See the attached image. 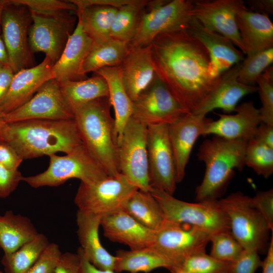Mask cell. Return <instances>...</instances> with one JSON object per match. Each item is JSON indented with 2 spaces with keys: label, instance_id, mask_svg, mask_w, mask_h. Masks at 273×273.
Here are the masks:
<instances>
[{
  "label": "cell",
  "instance_id": "cell-9",
  "mask_svg": "<svg viewBox=\"0 0 273 273\" xmlns=\"http://www.w3.org/2000/svg\"><path fill=\"white\" fill-rule=\"evenodd\" d=\"M194 1L173 0L167 3L156 1L148 3L143 13L130 48L150 44L158 35L188 28L192 19Z\"/></svg>",
  "mask_w": 273,
  "mask_h": 273
},
{
  "label": "cell",
  "instance_id": "cell-33",
  "mask_svg": "<svg viewBox=\"0 0 273 273\" xmlns=\"http://www.w3.org/2000/svg\"><path fill=\"white\" fill-rule=\"evenodd\" d=\"M130 50L129 43L112 38L94 45L85 59L80 71L85 79L86 73L100 69L119 66Z\"/></svg>",
  "mask_w": 273,
  "mask_h": 273
},
{
  "label": "cell",
  "instance_id": "cell-10",
  "mask_svg": "<svg viewBox=\"0 0 273 273\" xmlns=\"http://www.w3.org/2000/svg\"><path fill=\"white\" fill-rule=\"evenodd\" d=\"M147 126L131 117L117 144L119 172L139 190L150 192Z\"/></svg>",
  "mask_w": 273,
  "mask_h": 273
},
{
  "label": "cell",
  "instance_id": "cell-36",
  "mask_svg": "<svg viewBox=\"0 0 273 273\" xmlns=\"http://www.w3.org/2000/svg\"><path fill=\"white\" fill-rule=\"evenodd\" d=\"M148 1L131 0L118 8L110 29L111 38L130 43L138 30Z\"/></svg>",
  "mask_w": 273,
  "mask_h": 273
},
{
  "label": "cell",
  "instance_id": "cell-26",
  "mask_svg": "<svg viewBox=\"0 0 273 273\" xmlns=\"http://www.w3.org/2000/svg\"><path fill=\"white\" fill-rule=\"evenodd\" d=\"M241 63L221 74L216 88L204 104L192 114L206 115L216 109H221L224 112L230 113L235 111L238 103L243 97L257 92V87L247 85L238 81Z\"/></svg>",
  "mask_w": 273,
  "mask_h": 273
},
{
  "label": "cell",
  "instance_id": "cell-18",
  "mask_svg": "<svg viewBox=\"0 0 273 273\" xmlns=\"http://www.w3.org/2000/svg\"><path fill=\"white\" fill-rule=\"evenodd\" d=\"M211 120L206 115L189 113L168 125V137L174 159L177 183L183 180L195 142L200 136L204 135Z\"/></svg>",
  "mask_w": 273,
  "mask_h": 273
},
{
  "label": "cell",
  "instance_id": "cell-49",
  "mask_svg": "<svg viewBox=\"0 0 273 273\" xmlns=\"http://www.w3.org/2000/svg\"><path fill=\"white\" fill-rule=\"evenodd\" d=\"M254 139L273 148V125L261 122L256 129Z\"/></svg>",
  "mask_w": 273,
  "mask_h": 273
},
{
  "label": "cell",
  "instance_id": "cell-21",
  "mask_svg": "<svg viewBox=\"0 0 273 273\" xmlns=\"http://www.w3.org/2000/svg\"><path fill=\"white\" fill-rule=\"evenodd\" d=\"M188 29L205 47L209 53L213 76L221 75L244 59V54L223 35L209 30L194 18L190 21Z\"/></svg>",
  "mask_w": 273,
  "mask_h": 273
},
{
  "label": "cell",
  "instance_id": "cell-40",
  "mask_svg": "<svg viewBox=\"0 0 273 273\" xmlns=\"http://www.w3.org/2000/svg\"><path fill=\"white\" fill-rule=\"evenodd\" d=\"M231 263L217 259L204 252L189 256L179 267L187 273H229Z\"/></svg>",
  "mask_w": 273,
  "mask_h": 273
},
{
  "label": "cell",
  "instance_id": "cell-56",
  "mask_svg": "<svg viewBox=\"0 0 273 273\" xmlns=\"http://www.w3.org/2000/svg\"><path fill=\"white\" fill-rule=\"evenodd\" d=\"M8 0H0V27L3 11Z\"/></svg>",
  "mask_w": 273,
  "mask_h": 273
},
{
  "label": "cell",
  "instance_id": "cell-35",
  "mask_svg": "<svg viewBox=\"0 0 273 273\" xmlns=\"http://www.w3.org/2000/svg\"><path fill=\"white\" fill-rule=\"evenodd\" d=\"M47 237L38 233L15 251L4 253L1 263L6 273H26L50 244Z\"/></svg>",
  "mask_w": 273,
  "mask_h": 273
},
{
  "label": "cell",
  "instance_id": "cell-2",
  "mask_svg": "<svg viewBox=\"0 0 273 273\" xmlns=\"http://www.w3.org/2000/svg\"><path fill=\"white\" fill-rule=\"evenodd\" d=\"M3 139L23 160L59 152L67 154L83 144L74 119L7 123Z\"/></svg>",
  "mask_w": 273,
  "mask_h": 273
},
{
  "label": "cell",
  "instance_id": "cell-53",
  "mask_svg": "<svg viewBox=\"0 0 273 273\" xmlns=\"http://www.w3.org/2000/svg\"><path fill=\"white\" fill-rule=\"evenodd\" d=\"M262 273H273V237L271 236L268 247L266 251V256L263 260L261 266Z\"/></svg>",
  "mask_w": 273,
  "mask_h": 273
},
{
  "label": "cell",
  "instance_id": "cell-13",
  "mask_svg": "<svg viewBox=\"0 0 273 273\" xmlns=\"http://www.w3.org/2000/svg\"><path fill=\"white\" fill-rule=\"evenodd\" d=\"M168 127L166 124L147 126L148 170L151 188L173 195L177 184L176 174Z\"/></svg>",
  "mask_w": 273,
  "mask_h": 273
},
{
  "label": "cell",
  "instance_id": "cell-12",
  "mask_svg": "<svg viewBox=\"0 0 273 273\" xmlns=\"http://www.w3.org/2000/svg\"><path fill=\"white\" fill-rule=\"evenodd\" d=\"M31 22V13L26 7L8 0L3 11L1 27L9 65L14 73L29 68L32 64L28 42V29Z\"/></svg>",
  "mask_w": 273,
  "mask_h": 273
},
{
  "label": "cell",
  "instance_id": "cell-46",
  "mask_svg": "<svg viewBox=\"0 0 273 273\" xmlns=\"http://www.w3.org/2000/svg\"><path fill=\"white\" fill-rule=\"evenodd\" d=\"M23 176L17 169H10L0 164V198H6L23 181Z\"/></svg>",
  "mask_w": 273,
  "mask_h": 273
},
{
  "label": "cell",
  "instance_id": "cell-59",
  "mask_svg": "<svg viewBox=\"0 0 273 273\" xmlns=\"http://www.w3.org/2000/svg\"><path fill=\"white\" fill-rule=\"evenodd\" d=\"M2 67H0V69Z\"/></svg>",
  "mask_w": 273,
  "mask_h": 273
},
{
  "label": "cell",
  "instance_id": "cell-30",
  "mask_svg": "<svg viewBox=\"0 0 273 273\" xmlns=\"http://www.w3.org/2000/svg\"><path fill=\"white\" fill-rule=\"evenodd\" d=\"M38 234L31 220L7 211L0 215V248L4 253H12Z\"/></svg>",
  "mask_w": 273,
  "mask_h": 273
},
{
  "label": "cell",
  "instance_id": "cell-43",
  "mask_svg": "<svg viewBox=\"0 0 273 273\" xmlns=\"http://www.w3.org/2000/svg\"><path fill=\"white\" fill-rule=\"evenodd\" d=\"M62 254L57 244L51 243L26 273H54Z\"/></svg>",
  "mask_w": 273,
  "mask_h": 273
},
{
  "label": "cell",
  "instance_id": "cell-24",
  "mask_svg": "<svg viewBox=\"0 0 273 273\" xmlns=\"http://www.w3.org/2000/svg\"><path fill=\"white\" fill-rule=\"evenodd\" d=\"M119 66L124 87L133 102L155 77L150 44L130 48Z\"/></svg>",
  "mask_w": 273,
  "mask_h": 273
},
{
  "label": "cell",
  "instance_id": "cell-28",
  "mask_svg": "<svg viewBox=\"0 0 273 273\" xmlns=\"http://www.w3.org/2000/svg\"><path fill=\"white\" fill-rule=\"evenodd\" d=\"M94 73L103 77L108 86L109 98L115 113L114 136L117 145L131 117L132 102L124 87L119 66L102 68Z\"/></svg>",
  "mask_w": 273,
  "mask_h": 273
},
{
  "label": "cell",
  "instance_id": "cell-20",
  "mask_svg": "<svg viewBox=\"0 0 273 273\" xmlns=\"http://www.w3.org/2000/svg\"><path fill=\"white\" fill-rule=\"evenodd\" d=\"M54 63L47 57L36 66L14 74L9 90L0 105V111L8 113L28 101L47 81L53 79Z\"/></svg>",
  "mask_w": 273,
  "mask_h": 273
},
{
  "label": "cell",
  "instance_id": "cell-17",
  "mask_svg": "<svg viewBox=\"0 0 273 273\" xmlns=\"http://www.w3.org/2000/svg\"><path fill=\"white\" fill-rule=\"evenodd\" d=\"M245 7L242 0L194 1L192 15L204 27L229 39L245 54L236 15Z\"/></svg>",
  "mask_w": 273,
  "mask_h": 273
},
{
  "label": "cell",
  "instance_id": "cell-52",
  "mask_svg": "<svg viewBox=\"0 0 273 273\" xmlns=\"http://www.w3.org/2000/svg\"><path fill=\"white\" fill-rule=\"evenodd\" d=\"M77 253L79 254L81 260L80 273H116L112 270L97 268L83 257L79 248Z\"/></svg>",
  "mask_w": 273,
  "mask_h": 273
},
{
  "label": "cell",
  "instance_id": "cell-37",
  "mask_svg": "<svg viewBox=\"0 0 273 273\" xmlns=\"http://www.w3.org/2000/svg\"><path fill=\"white\" fill-rule=\"evenodd\" d=\"M245 165L267 178L273 173V148L253 139L247 143Z\"/></svg>",
  "mask_w": 273,
  "mask_h": 273
},
{
  "label": "cell",
  "instance_id": "cell-57",
  "mask_svg": "<svg viewBox=\"0 0 273 273\" xmlns=\"http://www.w3.org/2000/svg\"><path fill=\"white\" fill-rule=\"evenodd\" d=\"M171 273H187L180 267H176L170 270Z\"/></svg>",
  "mask_w": 273,
  "mask_h": 273
},
{
  "label": "cell",
  "instance_id": "cell-4",
  "mask_svg": "<svg viewBox=\"0 0 273 273\" xmlns=\"http://www.w3.org/2000/svg\"><path fill=\"white\" fill-rule=\"evenodd\" d=\"M111 106L109 97L96 99L76 109L74 119L83 144L108 175L113 176L120 172Z\"/></svg>",
  "mask_w": 273,
  "mask_h": 273
},
{
  "label": "cell",
  "instance_id": "cell-34",
  "mask_svg": "<svg viewBox=\"0 0 273 273\" xmlns=\"http://www.w3.org/2000/svg\"><path fill=\"white\" fill-rule=\"evenodd\" d=\"M123 210L140 223L156 231L165 222L163 212L150 192L136 190L128 199Z\"/></svg>",
  "mask_w": 273,
  "mask_h": 273
},
{
  "label": "cell",
  "instance_id": "cell-19",
  "mask_svg": "<svg viewBox=\"0 0 273 273\" xmlns=\"http://www.w3.org/2000/svg\"><path fill=\"white\" fill-rule=\"evenodd\" d=\"M233 115L217 114L219 118L208 124L203 136L213 134L231 140L248 142L254 139L256 129L261 123L259 109L253 102L237 106Z\"/></svg>",
  "mask_w": 273,
  "mask_h": 273
},
{
  "label": "cell",
  "instance_id": "cell-29",
  "mask_svg": "<svg viewBox=\"0 0 273 273\" xmlns=\"http://www.w3.org/2000/svg\"><path fill=\"white\" fill-rule=\"evenodd\" d=\"M117 10L112 6L103 4H92L77 9L78 20L94 45L111 38V27Z\"/></svg>",
  "mask_w": 273,
  "mask_h": 273
},
{
  "label": "cell",
  "instance_id": "cell-11",
  "mask_svg": "<svg viewBox=\"0 0 273 273\" xmlns=\"http://www.w3.org/2000/svg\"><path fill=\"white\" fill-rule=\"evenodd\" d=\"M211 235L207 232L189 224L166 220L155 231L154 240L150 247L171 264V270L179 267L189 256L205 252Z\"/></svg>",
  "mask_w": 273,
  "mask_h": 273
},
{
  "label": "cell",
  "instance_id": "cell-6",
  "mask_svg": "<svg viewBox=\"0 0 273 273\" xmlns=\"http://www.w3.org/2000/svg\"><path fill=\"white\" fill-rule=\"evenodd\" d=\"M250 198L237 192L217 202L229 218L231 232L243 248L266 252L270 230L262 215L252 206Z\"/></svg>",
  "mask_w": 273,
  "mask_h": 273
},
{
  "label": "cell",
  "instance_id": "cell-38",
  "mask_svg": "<svg viewBox=\"0 0 273 273\" xmlns=\"http://www.w3.org/2000/svg\"><path fill=\"white\" fill-rule=\"evenodd\" d=\"M273 62V47L247 55L241 63L238 80L247 85L254 86L258 77Z\"/></svg>",
  "mask_w": 273,
  "mask_h": 273
},
{
  "label": "cell",
  "instance_id": "cell-1",
  "mask_svg": "<svg viewBox=\"0 0 273 273\" xmlns=\"http://www.w3.org/2000/svg\"><path fill=\"white\" fill-rule=\"evenodd\" d=\"M157 77L188 113H194L217 86L209 54L187 28L162 33L150 43Z\"/></svg>",
  "mask_w": 273,
  "mask_h": 273
},
{
  "label": "cell",
  "instance_id": "cell-7",
  "mask_svg": "<svg viewBox=\"0 0 273 273\" xmlns=\"http://www.w3.org/2000/svg\"><path fill=\"white\" fill-rule=\"evenodd\" d=\"M150 192L160 206L167 221L189 224L211 234L230 231L229 218L219 206L218 200L189 203L157 189L152 188Z\"/></svg>",
  "mask_w": 273,
  "mask_h": 273
},
{
  "label": "cell",
  "instance_id": "cell-16",
  "mask_svg": "<svg viewBox=\"0 0 273 273\" xmlns=\"http://www.w3.org/2000/svg\"><path fill=\"white\" fill-rule=\"evenodd\" d=\"M32 23L28 31L31 51L43 52L54 64L61 55L73 25L69 13L49 16L30 11Z\"/></svg>",
  "mask_w": 273,
  "mask_h": 273
},
{
  "label": "cell",
  "instance_id": "cell-50",
  "mask_svg": "<svg viewBox=\"0 0 273 273\" xmlns=\"http://www.w3.org/2000/svg\"><path fill=\"white\" fill-rule=\"evenodd\" d=\"M14 74L10 66L0 69V105L9 90Z\"/></svg>",
  "mask_w": 273,
  "mask_h": 273
},
{
  "label": "cell",
  "instance_id": "cell-42",
  "mask_svg": "<svg viewBox=\"0 0 273 273\" xmlns=\"http://www.w3.org/2000/svg\"><path fill=\"white\" fill-rule=\"evenodd\" d=\"M26 7L30 11L49 16L61 15L70 11L77 12V7L69 1L60 0H12Z\"/></svg>",
  "mask_w": 273,
  "mask_h": 273
},
{
  "label": "cell",
  "instance_id": "cell-15",
  "mask_svg": "<svg viewBox=\"0 0 273 273\" xmlns=\"http://www.w3.org/2000/svg\"><path fill=\"white\" fill-rule=\"evenodd\" d=\"M73 111L65 99L59 82L51 79L44 83L26 103L4 114L7 123L31 119H74Z\"/></svg>",
  "mask_w": 273,
  "mask_h": 273
},
{
  "label": "cell",
  "instance_id": "cell-8",
  "mask_svg": "<svg viewBox=\"0 0 273 273\" xmlns=\"http://www.w3.org/2000/svg\"><path fill=\"white\" fill-rule=\"evenodd\" d=\"M138 190L120 173L92 184L80 182L74 201L78 210L103 217L123 210Z\"/></svg>",
  "mask_w": 273,
  "mask_h": 273
},
{
  "label": "cell",
  "instance_id": "cell-41",
  "mask_svg": "<svg viewBox=\"0 0 273 273\" xmlns=\"http://www.w3.org/2000/svg\"><path fill=\"white\" fill-rule=\"evenodd\" d=\"M261 107L259 109L261 122L273 125V67L267 68L257 78Z\"/></svg>",
  "mask_w": 273,
  "mask_h": 273
},
{
  "label": "cell",
  "instance_id": "cell-45",
  "mask_svg": "<svg viewBox=\"0 0 273 273\" xmlns=\"http://www.w3.org/2000/svg\"><path fill=\"white\" fill-rule=\"evenodd\" d=\"M250 202L252 206L262 215L272 232L273 189L258 192L253 197H251Z\"/></svg>",
  "mask_w": 273,
  "mask_h": 273
},
{
  "label": "cell",
  "instance_id": "cell-39",
  "mask_svg": "<svg viewBox=\"0 0 273 273\" xmlns=\"http://www.w3.org/2000/svg\"><path fill=\"white\" fill-rule=\"evenodd\" d=\"M209 242L212 243L210 255L226 262L235 261L244 250L230 231H222L211 234Z\"/></svg>",
  "mask_w": 273,
  "mask_h": 273
},
{
  "label": "cell",
  "instance_id": "cell-47",
  "mask_svg": "<svg viewBox=\"0 0 273 273\" xmlns=\"http://www.w3.org/2000/svg\"><path fill=\"white\" fill-rule=\"evenodd\" d=\"M81 260L79 254L71 252L62 253L54 273H80Z\"/></svg>",
  "mask_w": 273,
  "mask_h": 273
},
{
  "label": "cell",
  "instance_id": "cell-51",
  "mask_svg": "<svg viewBox=\"0 0 273 273\" xmlns=\"http://www.w3.org/2000/svg\"><path fill=\"white\" fill-rule=\"evenodd\" d=\"M247 3L254 12L268 15L272 14V0H250Z\"/></svg>",
  "mask_w": 273,
  "mask_h": 273
},
{
  "label": "cell",
  "instance_id": "cell-27",
  "mask_svg": "<svg viewBox=\"0 0 273 273\" xmlns=\"http://www.w3.org/2000/svg\"><path fill=\"white\" fill-rule=\"evenodd\" d=\"M236 20L245 54L272 48L273 24L268 15L245 7L237 12Z\"/></svg>",
  "mask_w": 273,
  "mask_h": 273
},
{
  "label": "cell",
  "instance_id": "cell-5",
  "mask_svg": "<svg viewBox=\"0 0 273 273\" xmlns=\"http://www.w3.org/2000/svg\"><path fill=\"white\" fill-rule=\"evenodd\" d=\"M50 163L43 172L34 175L23 177V181L30 187H56L71 178L80 182L92 184L108 175L105 169L83 144L64 156H49Z\"/></svg>",
  "mask_w": 273,
  "mask_h": 273
},
{
  "label": "cell",
  "instance_id": "cell-54",
  "mask_svg": "<svg viewBox=\"0 0 273 273\" xmlns=\"http://www.w3.org/2000/svg\"><path fill=\"white\" fill-rule=\"evenodd\" d=\"M5 66H10L9 59L7 48L2 35H0V67Z\"/></svg>",
  "mask_w": 273,
  "mask_h": 273
},
{
  "label": "cell",
  "instance_id": "cell-23",
  "mask_svg": "<svg viewBox=\"0 0 273 273\" xmlns=\"http://www.w3.org/2000/svg\"><path fill=\"white\" fill-rule=\"evenodd\" d=\"M93 46V40L83 31L78 20L61 55L53 66V78L59 83L84 79L81 75V69Z\"/></svg>",
  "mask_w": 273,
  "mask_h": 273
},
{
  "label": "cell",
  "instance_id": "cell-25",
  "mask_svg": "<svg viewBox=\"0 0 273 273\" xmlns=\"http://www.w3.org/2000/svg\"><path fill=\"white\" fill-rule=\"evenodd\" d=\"M101 218L77 211V234L80 244L78 248L83 257L97 268L114 271L116 257L103 247L99 238Z\"/></svg>",
  "mask_w": 273,
  "mask_h": 273
},
{
  "label": "cell",
  "instance_id": "cell-14",
  "mask_svg": "<svg viewBox=\"0 0 273 273\" xmlns=\"http://www.w3.org/2000/svg\"><path fill=\"white\" fill-rule=\"evenodd\" d=\"M188 113L157 77L132 102L131 117L147 126L170 124Z\"/></svg>",
  "mask_w": 273,
  "mask_h": 273
},
{
  "label": "cell",
  "instance_id": "cell-48",
  "mask_svg": "<svg viewBox=\"0 0 273 273\" xmlns=\"http://www.w3.org/2000/svg\"><path fill=\"white\" fill-rule=\"evenodd\" d=\"M23 159L8 143L0 142V164L10 169H18Z\"/></svg>",
  "mask_w": 273,
  "mask_h": 273
},
{
  "label": "cell",
  "instance_id": "cell-55",
  "mask_svg": "<svg viewBox=\"0 0 273 273\" xmlns=\"http://www.w3.org/2000/svg\"><path fill=\"white\" fill-rule=\"evenodd\" d=\"M7 122L4 119V114L0 111V142L4 141L3 133Z\"/></svg>",
  "mask_w": 273,
  "mask_h": 273
},
{
  "label": "cell",
  "instance_id": "cell-44",
  "mask_svg": "<svg viewBox=\"0 0 273 273\" xmlns=\"http://www.w3.org/2000/svg\"><path fill=\"white\" fill-rule=\"evenodd\" d=\"M259 253L255 250L244 249L238 258L231 263L229 273H255L262 264Z\"/></svg>",
  "mask_w": 273,
  "mask_h": 273
},
{
  "label": "cell",
  "instance_id": "cell-22",
  "mask_svg": "<svg viewBox=\"0 0 273 273\" xmlns=\"http://www.w3.org/2000/svg\"><path fill=\"white\" fill-rule=\"evenodd\" d=\"M104 235L110 241L127 245L130 250L150 247L155 231L144 226L121 210L102 217Z\"/></svg>",
  "mask_w": 273,
  "mask_h": 273
},
{
  "label": "cell",
  "instance_id": "cell-3",
  "mask_svg": "<svg viewBox=\"0 0 273 273\" xmlns=\"http://www.w3.org/2000/svg\"><path fill=\"white\" fill-rule=\"evenodd\" d=\"M247 143L215 135L202 142L197 156L204 162L205 171L202 182L196 189L197 202L217 200L223 194L234 170H242L245 165Z\"/></svg>",
  "mask_w": 273,
  "mask_h": 273
},
{
  "label": "cell",
  "instance_id": "cell-58",
  "mask_svg": "<svg viewBox=\"0 0 273 273\" xmlns=\"http://www.w3.org/2000/svg\"><path fill=\"white\" fill-rule=\"evenodd\" d=\"M0 273H3L2 271L0 270Z\"/></svg>",
  "mask_w": 273,
  "mask_h": 273
},
{
  "label": "cell",
  "instance_id": "cell-31",
  "mask_svg": "<svg viewBox=\"0 0 273 273\" xmlns=\"http://www.w3.org/2000/svg\"><path fill=\"white\" fill-rule=\"evenodd\" d=\"M114 271L129 273H148L153 270L164 267L170 270L171 264L151 247L124 250H119L115 255Z\"/></svg>",
  "mask_w": 273,
  "mask_h": 273
},
{
  "label": "cell",
  "instance_id": "cell-32",
  "mask_svg": "<svg viewBox=\"0 0 273 273\" xmlns=\"http://www.w3.org/2000/svg\"><path fill=\"white\" fill-rule=\"evenodd\" d=\"M59 83L62 93L73 112L93 100L109 97L106 80L97 74L81 80L66 81Z\"/></svg>",
  "mask_w": 273,
  "mask_h": 273
}]
</instances>
